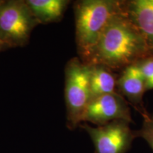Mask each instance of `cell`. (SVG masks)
I'll use <instances>...</instances> for the list:
<instances>
[{
	"mask_svg": "<svg viewBox=\"0 0 153 153\" xmlns=\"http://www.w3.org/2000/svg\"><path fill=\"white\" fill-rule=\"evenodd\" d=\"M146 40L129 18L126 7L108 23L85 60L89 65L126 68L148 57Z\"/></svg>",
	"mask_w": 153,
	"mask_h": 153,
	"instance_id": "6da1fadb",
	"label": "cell"
},
{
	"mask_svg": "<svg viewBox=\"0 0 153 153\" xmlns=\"http://www.w3.org/2000/svg\"><path fill=\"white\" fill-rule=\"evenodd\" d=\"M117 83L120 91L130 101L135 104L140 102L146 89L144 78L137 63L125 68Z\"/></svg>",
	"mask_w": 153,
	"mask_h": 153,
	"instance_id": "ba28073f",
	"label": "cell"
},
{
	"mask_svg": "<svg viewBox=\"0 0 153 153\" xmlns=\"http://www.w3.org/2000/svg\"><path fill=\"white\" fill-rule=\"evenodd\" d=\"M144 120L142 128L136 132L137 136L142 137L153 150V120L148 115L143 114Z\"/></svg>",
	"mask_w": 153,
	"mask_h": 153,
	"instance_id": "7c38bea8",
	"label": "cell"
},
{
	"mask_svg": "<svg viewBox=\"0 0 153 153\" xmlns=\"http://www.w3.org/2000/svg\"><path fill=\"white\" fill-rule=\"evenodd\" d=\"M89 66L91 100L100 96L115 92L116 79L107 68L101 65Z\"/></svg>",
	"mask_w": 153,
	"mask_h": 153,
	"instance_id": "30bf717a",
	"label": "cell"
},
{
	"mask_svg": "<svg viewBox=\"0 0 153 153\" xmlns=\"http://www.w3.org/2000/svg\"><path fill=\"white\" fill-rule=\"evenodd\" d=\"M128 15L153 50V0H135L126 7Z\"/></svg>",
	"mask_w": 153,
	"mask_h": 153,
	"instance_id": "52a82bcc",
	"label": "cell"
},
{
	"mask_svg": "<svg viewBox=\"0 0 153 153\" xmlns=\"http://www.w3.org/2000/svg\"><path fill=\"white\" fill-rule=\"evenodd\" d=\"M116 120L132 121L128 105L123 97L116 92L91 99L81 118V122H90L97 126Z\"/></svg>",
	"mask_w": 153,
	"mask_h": 153,
	"instance_id": "8992f818",
	"label": "cell"
},
{
	"mask_svg": "<svg viewBox=\"0 0 153 153\" xmlns=\"http://www.w3.org/2000/svg\"><path fill=\"white\" fill-rule=\"evenodd\" d=\"M137 64L144 78L146 91L153 89V57H147Z\"/></svg>",
	"mask_w": 153,
	"mask_h": 153,
	"instance_id": "8fae6325",
	"label": "cell"
},
{
	"mask_svg": "<svg viewBox=\"0 0 153 153\" xmlns=\"http://www.w3.org/2000/svg\"><path fill=\"white\" fill-rule=\"evenodd\" d=\"M6 48H7V46H6L4 44V43H2V42L0 41V51H2L3 49Z\"/></svg>",
	"mask_w": 153,
	"mask_h": 153,
	"instance_id": "4fadbf2b",
	"label": "cell"
},
{
	"mask_svg": "<svg viewBox=\"0 0 153 153\" xmlns=\"http://www.w3.org/2000/svg\"><path fill=\"white\" fill-rule=\"evenodd\" d=\"M38 24L26 1H0V41L7 48L27 43Z\"/></svg>",
	"mask_w": 153,
	"mask_h": 153,
	"instance_id": "277c9868",
	"label": "cell"
},
{
	"mask_svg": "<svg viewBox=\"0 0 153 153\" xmlns=\"http://www.w3.org/2000/svg\"><path fill=\"white\" fill-rule=\"evenodd\" d=\"M90 66L73 58L65 69V96L68 126L74 129L81 123V118L91 101Z\"/></svg>",
	"mask_w": 153,
	"mask_h": 153,
	"instance_id": "3957f363",
	"label": "cell"
},
{
	"mask_svg": "<svg viewBox=\"0 0 153 153\" xmlns=\"http://www.w3.org/2000/svg\"><path fill=\"white\" fill-rule=\"evenodd\" d=\"M124 9L123 3L111 0H84L75 4L76 41L85 59L111 20Z\"/></svg>",
	"mask_w": 153,
	"mask_h": 153,
	"instance_id": "7a4b0ae2",
	"label": "cell"
},
{
	"mask_svg": "<svg viewBox=\"0 0 153 153\" xmlns=\"http://www.w3.org/2000/svg\"><path fill=\"white\" fill-rule=\"evenodd\" d=\"M94 146V153H126L137 134L130 128V122L116 120L104 126L92 127L83 123Z\"/></svg>",
	"mask_w": 153,
	"mask_h": 153,
	"instance_id": "5b68a950",
	"label": "cell"
},
{
	"mask_svg": "<svg viewBox=\"0 0 153 153\" xmlns=\"http://www.w3.org/2000/svg\"><path fill=\"white\" fill-rule=\"evenodd\" d=\"M25 1L38 23L41 24L60 20L68 4L65 0H28Z\"/></svg>",
	"mask_w": 153,
	"mask_h": 153,
	"instance_id": "9c48e42d",
	"label": "cell"
}]
</instances>
